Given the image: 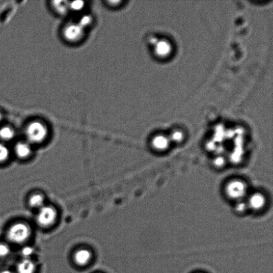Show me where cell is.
<instances>
[{"label":"cell","mask_w":273,"mask_h":273,"mask_svg":"<svg viewBox=\"0 0 273 273\" xmlns=\"http://www.w3.org/2000/svg\"><path fill=\"white\" fill-rule=\"evenodd\" d=\"M147 40L153 56L158 60H167L173 53L174 44L168 38L151 36Z\"/></svg>","instance_id":"cell-1"},{"label":"cell","mask_w":273,"mask_h":273,"mask_svg":"<svg viewBox=\"0 0 273 273\" xmlns=\"http://www.w3.org/2000/svg\"><path fill=\"white\" fill-rule=\"evenodd\" d=\"M48 127L40 120H34L30 122L25 128V136L30 144H38L43 143L48 135Z\"/></svg>","instance_id":"cell-2"},{"label":"cell","mask_w":273,"mask_h":273,"mask_svg":"<svg viewBox=\"0 0 273 273\" xmlns=\"http://www.w3.org/2000/svg\"><path fill=\"white\" fill-rule=\"evenodd\" d=\"M86 31L76 20H72L66 22L63 25L61 36L67 43L76 44L84 41Z\"/></svg>","instance_id":"cell-3"},{"label":"cell","mask_w":273,"mask_h":273,"mask_svg":"<svg viewBox=\"0 0 273 273\" xmlns=\"http://www.w3.org/2000/svg\"><path fill=\"white\" fill-rule=\"evenodd\" d=\"M31 235L30 225L22 222H19L11 225L7 232V237L11 242L21 244L28 240Z\"/></svg>","instance_id":"cell-4"},{"label":"cell","mask_w":273,"mask_h":273,"mask_svg":"<svg viewBox=\"0 0 273 273\" xmlns=\"http://www.w3.org/2000/svg\"><path fill=\"white\" fill-rule=\"evenodd\" d=\"M58 219V212L52 206H44L39 209L37 222L42 227H49L53 225Z\"/></svg>","instance_id":"cell-5"},{"label":"cell","mask_w":273,"mask_h":273,"mask_svg":"<svg viewBox=\"0 0 273 273\" xmlns=\"http://www.w3.org/2000/svg\"><path fill=\"white\" fill-rule=\"evenodd\" d=\"M247 185L243 181L234 180L230 181L226 187V193L232 199H240L243 198L247 192Z\"/></svg>","instance_id":"cell-6"},{"label":"cell","mask_w":273,"mask_h":273,"mask_svg":"<svg viewBox=\"0 0 273 273\" xmlns=\"http://www.w3.org/2000/svg\"><path fill=\"white\" fill-rule=\"evenodd\" d=\"M93 258L92 252L88 249L82 248L77 250L74 253L73 259L78 266H85L89 264Z\"/></svg>","instance_id":"cell-7"},{"label":"cell","mask_w":273,"mask_h":273,"mask_svg":"<svg viewBox=\"0 0 273 273\" xmlns=\"http://www.w3.org/2000/svg\"><path fill=\"white\" fill-rule=\"evenodd\" d=\"M15 153L21 160H25L32 155V149L31 144L27 141L18 142L15 146Z\"/></svg>","instance_id":"cell-8"},{"label":"cell","mask_w":273,"mask_h":273,"mask_svg":"<svg viewBox=\"0 0 273 273\" xmlns=\"http://www.w3.org/2000/svg\"><path fill=\"white\" fill-rule=\"evenodd\" d=\"M50 8L53 12L60 16H65L70 13L69 2L53 1L50 3Z\"/></svg>","instance_id":"cell-9"},{"label":"cell","mask_w":273,"mask_h":273,"mask_svg":"<svg viewBox=\"0 0 273 273\" xmlns=\"http://www.w3.org/2000/svg\"><path fill=\"white\" fill-rule=\"evenodd\" d=\"M36 265L30 259H23L17 266V273H35Z\"/></svg>","instance_id":"cell-10"},{"label":"cell","mask_w":273,"mask_h":273,"mask_svg":"<svg viewBox=\"0 0 273 273\" xmlns=\"http://www.w3.org/2000/svg\"><path fill=\"white\" fill-rule=\"evenodd\" d=\"M169 143V140L166 136L158 134L152 139V145L155 150L158 151H163L168 149Z\"/></svg>","instance_id":"cell-11"},{"label":"cell","mask_w":273,"mask_h":273,"mask_svg":"<svg viewBox=\"0 0 273 273\" xmlns=\"http://www.w3.org/2000/svg\"><path fill=\"white\" fill-rule=\"evenodd\" d=\"M45 198L40 193H33L29 198V206L34 209H40L44 206Z\"/></svg>","instance_id":"cell-12"},{"label":"cell","mask_w":273,"mask_h":273,"mask_svg":"<svg viewBox=\"0 0 273 273\" xmlns=\"http://www.w3.org/2000/svg\"><path fill=\"white\" fill-rule=\"evenodd\" d=\"M265 198L263 195L257 193L249 199V206L252 209L258 210L262 208L265 204Z\"/></svg>","instance_id":"cell-13"},{"label":"cell","mask_w":273,"mask_h":273,"mask_svg":"<svg viewBox=\"0 0 273 273\" xmlns=\"http://www.w3.org/2000/svg\"><path fill=\"white\" fill-rule=\"evenodd\" d=\"M15 131L10 126H5L0 128V139L4 142H9L15 138Z\"/></svg>","instance_id":"cell-14"},{"label":"cell","mask_w":273,"mask_h":273,"mask_svg":"<svg viewBox=\"0 0 273 273\" xmlns=\"http://www.w3.org/2000/svg\"><path fill=\"white\" fill-rule=\"evenodd\" d=\"M86 30L92 27L94 23V18L90 14H81L80 17L76 20Z\"/></svg>","instance_id":"cell-15"},{"label":"cell","mask_w":273,"mask_h":273,"mask_svg":"<svg viewBox=\"0 0 273 273\" xmlns=\"http://www.w3.org/2000/svg\"><path fill=\"white\" fill-rule=\"evenodd\" d=\"M86 4L85 2H69V9L70 13H81L86 8Z\"/></svg>","instance_id":"cell-16"},{"label":"cell","mask_w":273,"mask_h":273,"mask_svg":"<svg viewBox=\"0 0 273 273\" xmlns=\"http://www.w3.org/2000/svg\"><path fill=\"white\" fill-rule=\"evenodd\" d=\"M10 156V151L7 146L0 143V163H4L8 160Z\"/></svg>","instance_id":"cell-17"},{"label":"cell","mask_w":273,"mask_h":273,"mask_svg":"<svg viewBox=\"0 0 273 273\" xmlns=\"http://www.w3.org/2000/svg\"><path fill=\"white\" fill-rule=\"evenodd\" d=\"M34 253V248L31 246H25L21 250V255L24 259H30Z\"/></svg>","instance_id":"cell-18"},{"label":"cell","mask_w":273,"mask_h":273,"mask_svg":"<svg viewBox=\"0 0 273 273\" xmlns=\"http://www.w3.org/2000/svg\"><path fill=\"white\" fill-rule=\"evenodd\" d=\"M10 252V248L8 244L0 242V257L3 258L8 256Z\"/></svg>","instance_id":"cell-19"},{"label":"cell","mask_w":273,"mask_h":273,"mask_svg":"<svg viewBox=\"0 0 273 273\" xmlns=\"http://www.w3.org/2000/svg\"><path fill=\"white\" fill-rule=\"evenodd\" d=\"M123 3L122 1H108L105 2L107 6L112 9H117L122 7Z\"/></svg>","instance_id":"cell-20"},{"label":"cell","mask_w":273,"mask_h":273,"mask_svg":"<svg viewBox=\"0 0 273 273\" xmlns=\"http://www.w3.org/2000/svg\"><path fill=\"white\" fill-rule=\"evenodd\" d=\"M172 139L176 142H180L184 139L183 133L179 131H176L172 134Z\"/></svg>","instance_id":"cell-21"},{"label":"cell","mask_w":273,"mask_h":273,"mask_svg":"<svg viewBox=\"0 0 273 273\" xmlns=\"http://www.w3.org/2000/svg\"><path fill=\"white\" fill-rule=\"evenodd\" d=\"M237 209L239 212H242L245 210V205L241 203L237 207Z\"/></svg>","instance_id":"cell-22"},{"label":"cell","mask_w":273,"mask_h":273,"mask_svg":"<svg viewBox=\"0 0 273 273\" xmlns=\"http://www.w3.org/2000/svg\"><path fill=\"white\" fill-rule=\"evenodd\" d=\"M0 273H14L12 271H11L8 269H5L0 271Z\"/></svg>","instance_id":"cell-23"},{"label":"cell","mask_w":273,"mask_h":273,"mask_svg":"<svg viewBox=\"0 0 273 273\" xmlns=\"http://www.w3.org/2000/svg\"><path fill=\"white\" fill-rule=\"evenodd\" d=\"M4 119V114L3 113L0 111V123H1Z\"/></svg>","instance_id":"cell-24"},{"label":"cell","mask_w":273,"mask_h":273,"mask_svg":"<svg viewBox=\"0 0 273 273\" xmlns=\"http://www.w3.org/2000/svg\"><path fill=\"white\" fill-rule=\"evenodd\" d=\"M200 273H201V272H200Z\"/></svg>","instance_id":"cell-25"}]
</instances>
